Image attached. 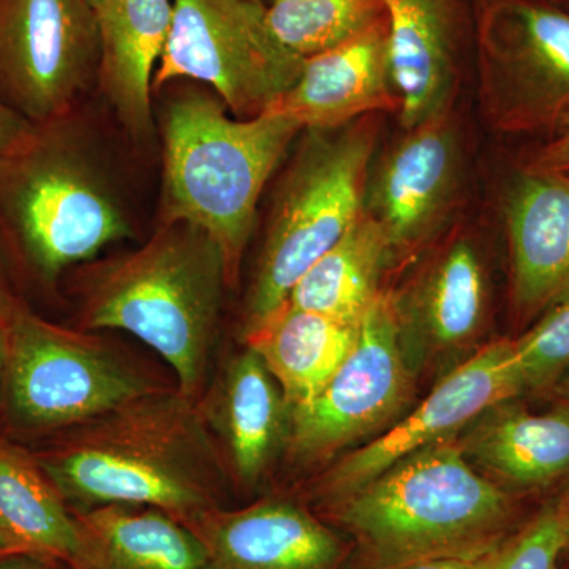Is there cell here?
<instances>
[{
    "instance_id": "19",
    "label": "cell",
    "mask_w": 569,
    "mask_h": 569,
    "mask_svg": "<svg viewBox=\"0 0 569 569\" xmlns=\"http://www.w3.org/2000/svg\"><path fill=\"white\" fill-rule=\"evenodd\" d=\"M200 407V406H198ZM222 440L228 466L244 485H257L288 432L282 389L253 350L234 358L201 410Z\"/></svg>"
},
{
    "instance_id": "32",
    "label": "cell",
    "mask_w": 569,
    "mask_h": 569,
    "mask_svg": "<svg viewBox=\"0 0 569 569\" xmlns=\"http://www.w3.org/2000/svg\"><path fill=\"white\" fill-rule=\"evenodd\" d=\"M553 508H556L557 519H559L563 552L569 553V488L557 498V501H553Z\"/></svg>"
},
{
    "instance_id": "18",
    "label": "cell",
    "mask_w": 569,
    "mask_h": 569,
    "mask_svg": "<svg viewBox=\"0 0 569 569\" xmlns=\"http://www.w3.org/2000/svg\"><path fill=\"white\" fill-rule=\"evenodd\" d=\"M99 82L137 141L152 133V81L170 36L173 0H110L99 14Z\"/></svg>"
},
{
    "instance_id": "17",
    "label": "cell",
    "mask_w": 569,
    "mask_h": 569,
    "mask_svg": "<svg viewBox=\"0 0 569 569\" xmlns=\"http://www.w3.org/2000/svg\"><path fill=\"white\" fill-rule=\"evenodd\" d=\"M193 530L217 569H336L342 549L328 527L287 501L212 509Z\"/></svg>"
},
{
    "instance_id": "38",
    "label": "cell",
    "mask_w": 569,
    "mask_h": 569,
    "mask_svg": "<svg viewBox=\"0 0 569 569\" xmlns=\"http://www.w3.org/2000/svg\"><path fill=\"white\" fill-rule=\"evenodd\" d=\"M553 3H557V6L561 7V9L569 11V0H552Z\"/></svg>"
},
{
    "instance_id": "3",
    "label": "cell",
    "mask_w": 569,
    "mask_h": 569,
    "mask_svg": "<svg viewBox=\"0 0 569 569\" xmlns=\"http://www.w3.org/2000/svg\"><path fill=\"white\" fill-rule=\"evenodd\" d=\"M227 284L222 253L204 231L160 223L140 249L88 272L81 325L140 339L173 369L176 389L198 403Z\"/></svg>"
},
{
    "instance_id": "39",
    "label": "cell",
    "mask_w": 569,
    "mask_h": 569,
    "mask_svg": "<svg viewBox=\"0 0 569 569\" xmlns=\"http://www.w3.org/2000/svg\"><path fill=\"white\" fill-rule=\"evenodd\" d=\"M253 2H258V3H261V6H268L269 2H271V0H253Z\"/></svg>"
},
{
    "instance_id": "36",
    "label": "cell",
    "mask_w": 569,
    "mask_h": 569,
    "mask_svg": "<svg viewBox=\"0 0 569 569\" xmlns=\"http://www.w3.org/2000/svg\"><path fill=\"white\" fill-rule=\"evenodd\" d=\"M561 385H560V391L561 396L565 397V400L569 402V369L567 372L563 373V377L560 378Z\"/></svg>"
},
{
    "instance_id": "34",
    "label": "cell",
    "mask_w": 569,
    "mask_h": 569,
    "mask_svg": "<svg viewBox=\"0 0 569 569\" xmlns=\"http://www.w3.org/2000/svg\"><path fill=\"white\" fill-rule=\"evenodd\" d=\"M9 320L0 318V389L6 383L7 353H9Z\"/></svg>"
},
{
    "instance_id": "25",
    "label": "cell",
    "mask_w": 569,
    "mask_h": 569,
    "mask_svg": "<svg viewBox=\"0 0 569 569\" xmlns=\"http://www.w3.org/2000/svg\"><path fill=\"white\" fill-rule=\"evenodd\" d=\"M395 264L388 234L362 209L347 233L295 284L287 302L296 309L359 325L381 295Z\"/></svg>"
},
{
    "instance_id": "8",
    "label": "cell",
    "mask_w": 569,
    "mask_h": 569,
    "mask_svg": "<svg viewBox=\"0 0 569 569\" xmlns=\"http://www.w3.org/2000/svg\"><path fill=\"white\" fill-rule=\"evenodd\" d=\"M305 59L277 40L253 0H173L170 36L152 89L190 80L209 86L238 119H252L298 80Z\"/></svg>"
},
{
    "instance_id": "24",
    "label": "cell",
    "mask_w": 569,
    "mask_h": 569,
    "mask_svg": "<svg viewBox=\"0 0 569 569\" xmlns=\"http://www.w3.org/2000/svg\"><path fill=\"white\" fill-rule=\"evenodd\" d=\"M396 299L411 336H425L438 348L466 346L488 313V277L477 246L466 234L455 236Z\"/></svg>"
},
{
    "instance_id": "22",
    "label": "cell",
    "mask_w": 569,
    "mask_h": 569,
    "mask_svg": "<svg viewBox=\"0 0 569 569\" xmlns=\"http://www.w3.org/2000/svg\"><path fill=\"white\" fill-rule=\"evenodd\" d=\"M0 535L21 552L91 569L81 522L37 458L0 438Z\"/></svg>"
},
{
    "instance_id": "30",
    "label": "cell",
    "mask_w": 569,
    "mask_h": 569,
    "mask_svg": "<svg viewBox=\"0 0 569 569\" xmlns=\"http://www.w3.org/2000/svg\"><path fill=\"white\" fill-rule=\"evenodd\" d=\"M33 123L0 100V157L11 151L31 132Z\"/></svg>"
},
{
    "instance_id": "13",
    "label": "cell",
    "mask_w": 569,
    "mask_h": 569,
    "mask_svg": "<svg viewBox=\"0 0 569 569\" xmlns=\"http://www.w3.org/2000/svg\"><path fill=\"white\" fill-rule=\"evenodd\" d=\"M515 340H497L449 372L406 418L366 447L356 449L323 478L321 492L331 501L347 497L400 459L477 421L489 408L526 392Z\"/></svg>"
},
{
    "instance_id": "23",
    "label": "cell",
    "mask_w": 569,
    "mask_h": 569,
    "mask_svg": "<svg viewBox=\"0 0 569 569\" xmlns=\"http://www.w3.org/2000/svg\"><path fill=\"white\" fill-rule=\"evenodd\" d=\"M73 511L91 569H217L204 539L162 509L103 505Z\"/></svg>"
},
{
    "instance_id": "16",
    "label": "cell",
    "mask_w": 569,
    "mask_h": 569,
    "mask_svg": "<svg viewBox=\"0 0 569 569\" xmlns=\"http://www.w3.org/2000/svg\"><path fill=\"white\" fill-rule=\"evenodd\" d=\"M403 130L455 108L459 78V0H381Z\"/></svg>"
},
{
    "instance_id": "12",
    "label": "cell",
    "mask_w": 569,
    "mask_h": 569,
    "mask_svg": "<svg viewBox=\"0 0 569 569\" xmlns=\"http://www.w3.org/2000/svg\"><path fill=\"white\" fill-rule=\"evenodd\" d=\"M462 134L455 108L403 130L370 168L365 211L388 234L395 263L429 244L462 197Z\"/></svg>"
},
{
    "instance_id": "9",
    "label": "cell",
    "mask_w": 569,
    "mask_h": 569,
    "mask_svg": "<svg viewBox=\"0 0 569 569\" xmlns=\"http://www.w3.org/2000/svg\"><path fill=\"white\" fill-rule=\"evenodd\" d=\"M6 388L17 418L37 429H69L157 391L102 340L33 316L9 321Z\"/></svg>"
},
{
    "instance_id": "2",
    "label": "cell",
    "mask_w": 569,
    "mask_h": 569,
    "mask_svg": "<svg viewBox=\"0 0 569 569\" xmlns=\"http://www.w3.org/2000/svg\"><path fill=\"white\" fill-rule=\"evenodd\" d=\"M302 132L277 112L234 118L216 93L201 89L164 104L160 223L204 231L222 253L228 287L238 282L266 183Z\"/></svg>"
},
{
    "instance_id": "5",
    "label": "cell",
    "mask_w": 569,
    "mask_h": 569,
    "mask_svg": "<svg viewBox=\"0 0 569 569\" xmlns=\"http://www.w3.org/2000/svg\"><path fill=\"white\" fill-rule=\"evenodd\" d=\"M331 503L377 569L482 559L503 541L512 518L511 498L468 463L456 437L400 459Z\"/></svg>"
},
{
    "instance_id": "28",
    "label": "cell",
    "mask_w": 569,
    "mask_h": 569,
    "mask_svg": "<svg viewBox=\"0 0 569 569\" xmlns=\"http://www.w3.org/2000/svg\"><path fill=\"white\" fill-rule=\"evenodd\" d=\"M561 552L559 519L553 503H549L519 533L505 538L478 563L479 569H557Z\"/></svg>"
},
{
    "instance_id": "37",
    "label": "cell",
    "mask_w": 569,
    "mask_h": 569,
    "mask_svg": "<svg viewBox=\"0 0 569 569\" xmlns=\"http://www.w3.org/2000/svg\"><path fill=\"white\" fill-rule=\"evenodd\" d=\"M89 3H91L92 9L97 11V14L100 13L104 9V7L108 6V2L110 0H88Z\"/></svg>"
},
{
    "instance_id": "7",
    "label": "cell",
    "mask_w": 569,
    "mask_h": 569,
    "mask_svg": "<svg viewBox=\"0 0 569 569\" xmlns=\"http://www.w3.org/2000/svg\"><path fill=\"white\" fill-rule=\"evenodd\" d=\"M470 11L486 123L556 133L569 121V11L552 0H470Z\"/></svg>"
},
{
    "instance_id": "11",
    "label": "cell",
    "mask_w": 569,
    "mask_h": 569,
    "mask_svg": "<svg viewBox=\"0 0 569 569\" xmlns=\"http://www.w3.org/2000/svg\"><path fill=\"white\" fill-rule=\"evenodd\" d=\"M100 58L88 0H0V100L33 126L74 111Z\"/></svg>"
},
{
    "instance_id": "10",
    "label": "cell",
    "mask_w": 569,
    "mask_h": 569,
    "mask_svg": "<svg viewBox=\"0 0 569 569\" xmlns=\"http://www.w3.org/2000/svg\"><path fill=\"white\" fill-rule=\"evenodd\" d=\"M410 331L396 293L381 291L367 310L353 350L323 391L288 413L296 458L316 462L372 436L402 411L411 392Z\"/></svg>"
},
{
    "instance_id": "27",
    "label": "cell",
    "mask_w": 569,
    "mask_h": 569,
    "mask_svg": "<svg viewBox=\"0 0 569 569\" xmlns=\"http://www.w3.org/2000/svg\"><path fill=\"white\" fill-rule=\"evenodd\" d=\"M515 355L527 391L556 385L569 369V302L515 340Z\"/></svg>"
},
{
    "instance_id": "4",
    "label": "cell",
    "mask_w": 569,
    "mask_h": 569,
    "mask_svg": "<svg viewBox=\"0 0 569 569\" xmlns=\"http://www.w3.org/2000/svg\"><path fill=\"white\" fill-rule=\"evenodd\" d=\"M74 112L0 157V239L41 282L133 234L110 170Z\"/></svg>"
},
{
    "instance_id": "14",
    "label": "cell",
    "mask_w": 569,
    "mask_h": 569,
    "mask_svg": "<svg viewBox=\"0 0 569 569\" xmlns=\"http://www.w3.org/2000/svg\"><path fill=\"white\" fill-rule=\"evenodd\" d=\"M511 306L530 323L569 302V178L519 164L501 197Z\"/></svg>"
},
{
    "instance_id": "26",
    "label": "cell",
    "mask_w": 569,
    "mask_h": 569,
    "mask_svg": "<svg viewBox=\"0 0 569 569\" xmlns=\"http://www.w3.org/2000/svg\"><path fill=\"white\" fill-rule=\"evenodd\" d=\"M385 17L381 0H271L266 6L269 29L301 59L340 47Z\"/></svg>"
},
{
    "instance_id": "35",
    "label": "cell",
    "mask_w": 569,
    "mask_h": 569,
    "mask_svg": "<svg viewBox=\"0 0 569 569\" xmlns=\"http://www.w3.org/2000/svg\"><path fill=\"white\" fill-rule=\"evenodd\" d=\"M21 552V550H18L14 548L13 545L9 541V539L3 538L2 535H0V557L9 556V553H17Z\"/></svg>"
},
{
    "instance_id": "29",
    "label": "cell",
    "mask_w": 569,
    "mask_h": 569,
    "mask_svg": "<svg viewBox=\"0 0 569 569\" xmlns=\"http://www.w3.org/2000/svg\"><path fill=\"white\" fill-rule=\"evenodd\" d=\"M520 164L531 170L548 171L569 178V121L556 133L545 138L537 148L527 152Z\"/></svg>"
},
{
    "instance_id": "31",
    "label": "cell",
    "mask_w": 569,
    "mask_h": 569,
    "mask_svg": "<svg viewBox=\"0 0 569 569\" xmlns=\"http://www.w3.org/2000/svg\"><path fill=\"white\" fill-rule=\"evenodd\" d=\"M400 569H479L478 560L433 559L418 561Z\"/></svg>"
},
{
    "instance_id": "6",
    "label": "cell",
    "mask_w": 569,
    "mask_h": 569,
    "mask_svg": "<svg viewBox=\"0 0 569 569\" xmlns=\"http://www.w3.org/2000/svg\"><path fill=\"white\" fill-rule=\"evenodd\" d=\"M378 134V114L331 132L305 130L272 201L247 296L246 331L284 306L295 284L358 219Z\"/></svg>"
},
{
    "instance_id": "20",
    "label": "cell",
    "mask_w": 569,
    "mask_h": 569,
    "mask_svg": "<svg viewBox=\"0 0 569 569\" xmlns=\"http://www.w3.org/2000/svg\"><path fill=\"white\" fill-rule=\"evenodd\" d=\"M508 402L473 421L463 441L467 458L516 488H548L569 475V402L530 413Z\"/></svg>"
},
{
    "instance_id": "33",
    "label": "cell",
    "mask_w": 569,
    "mask_h": 569,
    "mask_svg": "<svg viewBox=\"0 0 569 569\" xmlns=\"http://www.w3.org/2000/svg\"><path fill=\"white\" fill-rule=\"evenodd\" d=\"M18 306H20V302L11 293L10 284L7 282L6 274H3L2 266H0V318L9 320Z\"/></svg>"
},
{
    "instance_id": "21",
    "label": "cell",
    "mask_w": 569,
    "mask_h": 569,
    "mask_svg": "<svg viewBox=\"0 0 569 569\" xmlns=\"http://www.w3.org/2000/svg\"><path fill=\"white\" fill-rule=\"evenodd\" d=\"M359 325L284 302L271 317L246 331V342L282 389L290 413L312 402L331 381L353 350Z\"/></svg>"
},
{
    "instance_id": "1",
    "label": "cell",
    "mask_w": 569,
    "mask_h": 569,
    "mask_svg": "<svg viewBox=\"0 0 569 569\" xmlns=\"http://www.w3.org/2000/svg\"><path fill=\"white\" fill-rule=\"evenodd\" d=\"M37 460L71 509L159 508L193 529L220 508L219 449L198 403L178 389L69 427Z\"/></svg>"
},
{
    "instance_id": "15",
    "label": "cell",
    "mask_w": 569,
    "mask_h": 569,
    "mask_svg": "<svg viewBox=\"0 0 569 569\" xmlns=\"http://www.w3.org/2000/svg\"><path fill=\"white\" fill-rule=\"evenodd\" d=\"M399 110L385 17L340 47L305 59L298 80L266 112L287 116L302 130L331 132Z\"/></svg>"
}]
</instances>
